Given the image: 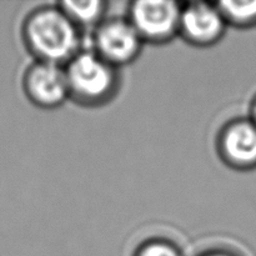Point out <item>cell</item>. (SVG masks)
<instances>
[{"mask_svg": "<svg viewBox=\"0 0 256 256\" xmlns=\"http://www.w3.org/2000/svg\"><path fill=\"white\" fill-rule=\"evenodd\" d=\"M226 28L216 5L192 2L182 8L179 34L190 44L209 46L222 38Z\"/></svg>", "mask_w": 256, "mask_h": 256, "instance_id": "cell-6", "label": "cell"}, {"mask_svg": "<svg viewBox=\"0 0 256 256\" xmlns=\"http://www.w3.org/2000/svg\"><path fill=\"white\" fill-rule=\"evenodd\" d=\"M202 256H232L230 254H226V252H209V254H205Z\"/></svg>", "mask_w": 256, "mask_h": 256, "instance_id": "cell-12", "label": "cell"}, {"mask_svg": "<svg viewBox=\"0 0 256 256\" xmlns=\"http://www.w3.org/2000/svg\"><path fill=\"white\" fill-rule=\"evenodd\" d=\"M135 256H182L172 244L160 240H152L142 245Z\"/></svg>", "mask_w": 256, "mask_h": 256, "instance_id": "cell-10", "label": "cell"}, {"mask_svg": "<svg viewBox=\"0 0 256 256\" xmlns=\"http://www.w3.org/2000/svg\"><path fill=\"white\" fill-rule=\"evenodd\" d=\"M222 160L240 170L256 168V126L250 120H239L228 125L219 138Z\"/></svg>", "mask_w": 256, "mask_h": 256, "instance_id": "cell-7", "label": "cell"}, {"mask_svg": "<svg viewBox=\"0 0 256 256\" xmlns=\"http://www.w3.org/2000/svg\"><path fill=\"white\" fill-rule=\"evenodd\" d=\"M22 88L28 99L44 109L60 106L70 98L65 69L52 62H36L28 68Z\"/></svg>", "mask_w": 256, "mask_h": 256, "instance_id": "cell-5", "label": "cell"}, {"mask_svg": "<svg viewBox=\"0 0 256 256\" xmlns=\"http://www.w3.org/2000/svg\"><path fill=\"white\" fill-rule=\"evenodd\" d=\"M182 6L169 0H139L132 4L129 22L142 42H169L179 32Z\"/></svg>", "mask_w": 256, "mask_h": 256, "instance_id": "cell-3", "label": "cell"}, {"mask_svg": "<svg viewBox=\"0 0 256 256\" xmlns=\"http://www.w3.org/2000/svg\"><path fill=\"white\" fill-rule=\"evenodd\" d=\"M226 25L249 28L256 25V0L254 2H219L215 4Z\"/></svg>", "mask_w": 256, "mask_h": 256, "instance_id": "cell-9", "label": "cell"}, {"mask_svg": "<svg viewBox=\"0 0 256 256\" xmlns=\"http://www.w3.org/2000/svg\"><path fill=\"white\" fill-rule=\"evenodd\" d=\"M59 9L75 26H90L102 20L106 9V2L99 0L62 2L59 4Z\"/></svg>", "mask_w": 256, "mask_h": 256, "instance_id": "cell-8", "label": "cell"}, {"mask_svg": "<svg viewBox=\"0 0 256 256\" xmlns=\"http://www.w3.org/2000/svg\"><path fill=\"white\" fill-rule=\"evenodd\" d=\"M250 122H252V124L256 126V100L254 102V104H252V119H250Z\"/></svg>", "mask_w": 256, "mask_h": 256, "instance_id": "cell-11", "label": "cell"}, {"mask_svg": "<svg viewBox=\"0 0 256 256\" xmlns=\"http://www.w3.org/2000/svg\"><path fill=\"white\" fill-rule=\"evenodd\" d=\"M22 34L28 50L38 62L60 65L70 62L79 52L78 26L59 8L35 10L28 15Z\"/></svg>", "mask_w": 256, "mask_h": 256, "instance_id": "cell-1", "label": "cell"}, {"mask_svg": "<svg viewBox=\"0 0 256 256\" xmlns=\"http://www.w3.org/2000/svg\"><path fill=\"white\" fill-rule=\"evenodd\" d=\"M115 69L96 52H78L65 68L70 98L82 105L108 102L118 86Z\"/></svg>", "mask_w": 256, "mask_h": 256, "instance_id": "cell-2", "label": "cell"}, {"mask_svg": "<svg viewBox=\"0 0 256 256\" xmlns=\"http://www.w3.org/2000/svg\"><path fill=\"white\" fill-rule=\"evenodd\" d=\"M142 42L129 20H109L96 30L95 52L112 66H122L139 56Z\"/></svg>", "mask_w": 256, "mask_h": 256, "instance_id": "cell-4", "label": "cell"}]
</instances>
